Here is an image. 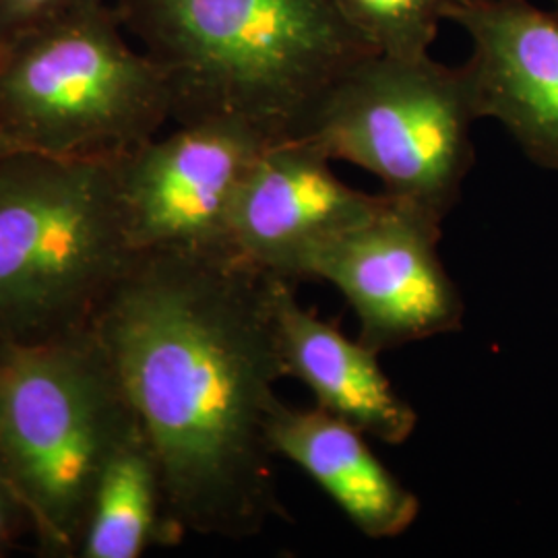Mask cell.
<instances>
[{"mask_svg": "<svg viewBox=\"0 0 558 558\" xmlns=\"http://www.w3.org/2000/svg\"><path fill=\"white\" fill-rule=\"evenodd\" d=\"M94 331L182 536L253 538L286 515L269 424L288 375L269 276L228 248L140 253Z\"/></svg>", "mask_w": 558, "mask_h": 558, "instance_id": "6da1fadb", "label": "cell"}, {"mask_svg": "<svg viewBox=\"0 0 558 558\" xmlns=\"http://www.w3.org/2000/svg\"><path fill=\"white\" fill-rule=\"evenodd\" d=\"M158 64L172 120H234L265 140L299 137L323 98L379 54L331 0H112Z\"/></svg>", "mask_w": 558, "mask_h": 558, "instance_id": "7a4b0ae2", "label": "cell"}, {"mask_svg": "<svg viewBox=\"0 0 558 558\" xmlns=\"http://www.w3.org/2000/svg\"><path fill=\"white\" fill-rule=\"evenodd\" d=\"M137 428L94 325L0 339V476L46 550L80 557L101 474Z\"/></svg>", "mask_w": 558, "mask_h": 558, "instance_id": "3957f363", "label": "cell"}, {"mask_svg": "<svg viewBox=\"0 0 558 558\" xmlns=\"http://www.w3.org/2000/svg\"><path fill=\"white\" fill-rule=\"evenodd\" d=\"M120 158H0V339L89 329L137 259Z\"/></svg>", "mask_w": 558, "mask_h": 558, "instance_id": "277c9868", "label": "cell"}, {"mask_svg": "<svg viewBox=\"0 0 558 558\" xmlns=\"http://www.w3.org/2000/svg\"><path fill=\"white\" fill-rule=\"evenodd\" d=\"M168 120V80L108 2L0 41V133L15 151L122 158Z\"/></svg>", "mask_w": 558, "mask_h": 558, "instance_id": "5b68a950", "label": "cell"}, {"mask_svg": "<svg viewBox=\"0 0 558 558\" xmlns=\"http://www.w3.org/2000/svg\"><path fill=\"white\" fill-rule=\"evenodd\" d=\"M476 120L463 66L373 54L331 87L299 137L375 174L389 199L442 226L476 160Z\"/></svg>", "mask_w": 558, "mask_h": 558, "instance_id": "8992f818", "label": "cell"}, {"mask_svg": "<svg viewBox=\"0 0 558 558\" xmlns=\"http://www.w3.org/2000/svg\"><path fill=\"white\" fill-rule=\"evenodd\" d=\"M440 223L385 195L371 218L320 251L311 281L338 288L360 341L377 354L458 333L465 300L440 259Z\"/></svg>", "mask_w": 558, "mask_h": 558, "instance_id": "52a82bcc", "label": "cell"}, {"mask_svg": "<svg viewBox=\"0 0 558 558\" xmlns=\"http://www.w3.org/2000/svg\"><path fill=\"white\" fill-rule=\"evenodd\" d=\"M267 143L234 120H201L122 156L120 197L135 251L228 248L240 182Z\"/></svg>", "mask_w": 558, "mask_h": 558, "instance_id": "ba28073f", "label": "cell"}, {"mask_svg": "<svg viewBox=\"0 0 558 558\" xmlns=\"http://www.w3.org/2000/svg\"><path fill=\"white\" fill-rule=\"evenodd\" d=\"M383 201V193H364L339 179L315 141H271L240 182L228 248L263 276L311 281L320 251L371 218Z\"/></svg>", "mask_w": 558, "mask_h": 558, "instance_id": "9c48e42d", "label": "cell"}, {"mask_svg": "<svg viewBox=\"0 0 558 558\" xmlns=\"http://www.w3.org/2000/svg\"><path fill=\"white\" fill-rule=\"evenodd\" d=\"M447 20L472 40L461 66L476 119L497 120L527 160L558 172V9L456 0Z\"/></svg>", "mask_w": 558, "mask_h": 558, "instance_id": "30bf717a", "label": "cell"}, {"mask_svg": "<svg viewBox=\"0 0 558 558\" xmlns=\"http://www.w3.org/2000/svg\"><path fill=\"white\" fill-rule=\"evenodd\" d=\"M271 308L286 375L306 385L317 408L385 445L414 435L418 412L380 368V354L304 308L288 279L271 278Z\"/></svg>", "mask_w": 558, "mask_h": 558, "instance_id": "8fae6325", "label": "cell"}, {"mask_svg": "<svg viewBox=\"0 0 558 558\" xmlns=\"http://www.w3.org/2000/svg\"><path fill=\"white\" fill-rule=\"evenodd\" d=\"M368 437L320 408H292L279 401L269 445L313 480L364 538L403 536L420 515V500L380 461Z\"/></svg>", "mask_w": 558, "mask_h": 558, "instance_id": "7c38bea8", "label": "cell"}, {"mask_svg": "<svg viewBox=\"0 0 558 558\" xmlns=\"http://www.w3.org/2000/svg\"><path fill=\"white\" fill-rule=\"evenodd\" d=\"M182 534L166 507L160 463L137 428L108 461L81 539V558H137Z\"/></svg>", "mask_w": 558, "mask_h": 558, "instance_id": "4fadbf2b", "label": "cell"}, {"mask_svg": "<svg viewBox=\"0 0 558 558\" xmlns=\"http://www.w3.org/2000/svg\"><path fill=\"white\" fill-rule=\"evenodd\" d=\"M379 54L422 57L456 0H331Z\"/></svg>", "mask_w": 558, "mask_h": 558, "instance_id": "5bb4252c", "label": "cell"}, {"mask_svg": "<svg viewBox=\"0 0 558 558\" xmlns=\"http://www.w3.org/2000/svg\"><path fill=\"white\" fill-rule=\"evenodd\" d=\"M108 0H0V41Z\"/></svg>", "mask_w": 558, "mask_h": 558, "instance_id": "9a60e30c", "label": "cell"}, {"mask_svg": "<svg viewBox=\"0 0 558 558\" xmlns=\"http://www.w3.org/2000/svg\"><path fill=\"white\" fill-rule=\"evenodd\" d=\"M17 511H21L20 502L15 499V495L11 493V488L7 486V482L0 476V542L9 538L11 527H13V519H15Z\"/></svg>", "mask_w": 558, "mask_h": 558, "instance_id": "2e32d148", "label": "cell"}, {"mask_svg": "<svg viewBox=\"0 0 558 558\" xmlns=\"http://www.w3.org/2000/svg\"><path fill=\"white\" fill-rule=\"evenodd\" d=\"M13 151H15V149H13V145H11L9 141L4 140V137H2V133H0V158H2V156H7V154H13Z\"/></svg>", "mask_w": 558, "mask_h": 558, "instance_id": "e0dca14e", "label": "cell"}]
</instances>
